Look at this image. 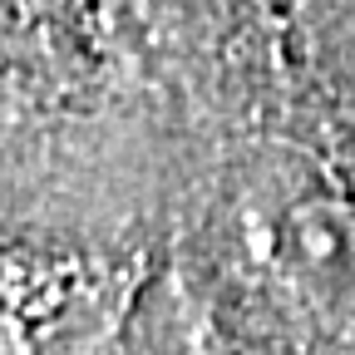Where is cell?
<instances>
[{
    "label": "cell",
    "mask_w": 355,
    "mask_h": 355,
    "mask_svg": "<svg viewBox=\"0 0 355 355\" xmlns=\"http://www.w3.org/2000/svg\"><path fill=\"white\" fill-rule=\"evenodd\" d=\"M252 237L266 277L311 321H355V202L331 188H291L261 202Z\"/></svg>",
    "instance_id": "cell-1"
}]
</instances>
